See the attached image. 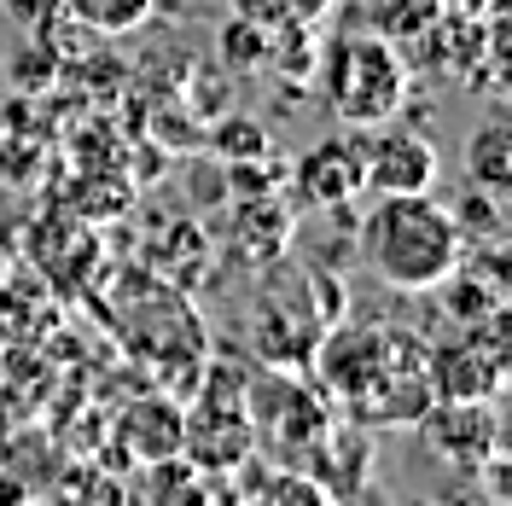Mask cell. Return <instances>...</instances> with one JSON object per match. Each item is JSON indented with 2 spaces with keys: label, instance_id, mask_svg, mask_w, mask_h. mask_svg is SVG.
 Listing matches in <instances>:
<instances>
[{
  "label": "cell",
  "instance_id": "7c38bea8",
  "mask_svg": "<svg viewBox=\"0 0 512 506\" xmlns=\"http://www.w3.org/2000/svg\"><path fill=\"white\" fill-rule=\"evenodd\" d=\"M216 152H222V158H262V152H268V140H262V128H256V123L227 117V123L216 128Z\"/></svg>",
  "mask_w": 512,
  "mask_h": 506
},
{
  "label": "cell",
  "instance_id": "9c48e42d",
  "mask_svg": "<svg viewBox=\"0 0 512 506\" xmlns=\"http://www.w3.org/2000/svg\"><path fill=\"white\" fill-rule=\"evenodd\" d=\"M59 12L94 35H128L152 18V0H59Z\"/></svg>",
  "mask_w": 512,
  "mask_h": 506
},
{
  "label": "cell",
  "instance_id": "5bb4252c",
  "mask_svg": "<svg viewBox=\"0 0 512 506\" xmlns=\"http://www.w3.org/2000/svg\"><path fill=\"white\" fill-rule=\"evenodd\" d=\"M0 12L18 24L24 35H41V30H53L64 12H59V0H0Z\"/></svg>",
  "mask_w": 512,
  "mask_h": 506
},
{
  "label": "cell",
  "instance_id": "277c9868",
  "mask_svg": "<svg viewBox=\"0 0 512 506\" xmlns=\"http://www.w3.org/2000/svg\"><path fill=\"white\" fill-rule=\"evenodd\" d=\"M396 373H402V367L384 361L379 332L350 326V332H332V338L320 344V379L332 384L344 402H373V396H384V384L396 379Z\"/></svg>",
  "mask_w": 512,
  "mask_h": 506
},
{
  "label": "cell",
  "instance_id": "2e32d148",
  "mask_svg": "<svg viewBox=\"0 0 512 506\" xmlns=\"http://www.w3.org/2000/svg\"><path fill=\"white\" fill-rule=\"evenodd\" d=\"M280 6H286L291 18H320V12H326L332 0H280Z\"/></svg>",
  "mask_w": 512,
  "mask_h": 506
},
{
  "label": "cell",
  "instance_id": "4fadbf2b",
  "mask_svg": "<svg viewBox=\"0 0 512 506\" xmlns=\"http://www.w3.org/2000/svg\"><path fill=\"white\" fill-rule=\"evenodd\" d=\"M53 70H59V53L47 47V35H35L30 41V53L12 64V76H18V88H47L53 82Z\"/></svg>",
  "mask_w": 512,
  "mask_h": 506
},
{
  "label": "cell",
  "instance_id": "7a4b0ae2",
  "mask_svg": "<svg viewBox=\"0 0 512 506\" xmlns=\"http://www.w3.org/2000/svg\"><path fill=\"white\" fill-rule=\"evenodd\" d=\"M320 94L344 128H379L408 99V70L379 35H344L320 59Z\"/></svg>",
  "mask_w": 512,
  "mask_h": 506
},
{
  "label": "cell",
  "instance_id": "8fae6325",
  "mask_svg": "<svg viewBox=\"0 0 512 506\" xmlns=\"http://www.w3.org/2000/svg\"><path fill=\"white\" fill-rule=\"evenodd\" d=\"M268 24H256V18H233L222 30V59L227 64H256V59H268Z\"/></svg>",
  "mask_w": 512,
  "mask_h": 506
},
{
  "label": "cell",
  "instance_id": "9a60e30c",
  "mask_svg": "<svg viewBox=\"0 0 512 506\" xmlns=\"http://www.w3.org/2000/svg\"><path fill=\"white\" fill-rule=\"evenodd\" d=\"M233 12H239V18H256V24L286 18V6H280V0H233Z\"/></svg>",
  "mask_w": 512,
  "mask_h": 506
},
{
  "label": "cell",
  "instance_id": "52a82bcc",
  "mask_svg": "<svg viewBox=\"0 0 512 506\" xmlns=\"http://www.w3.org/2000/svg\"><path fill=\"white\" fill-rule=\"evenodd\" d=\"M501 379V349L489 344H448L431 355V367H425V384H431V396L437 402H472V396H489Z\"/></svg>",
  "mask_w": 512,
  "mask_h": 506
},
{
  "label": "cell",
  "instance_id": "ba28073f",
  "mask_svg": "<svg viewBox=\"0 0 512 506\" xmlns=\"http://www.w3.org/2000/svg\"><path fill=\"white\" fill-rule=\"evenodd\" d=\"M466 175H472V187H489V192L512 187V134L501 123H483L466 140Z\"/></svg>",
  "mask_w": 512,
  "mask_h": 506
},
{
  "label": "cell",
  "instance_id": "8992f818",
  "mask_svg": "<svg viewBox=\"0 0 512 506\" xmlns=\"http://www.w3.org/2000/svg\"><path fill=\"white\" fill-rule=\"evenodd\" d=\"M297 181H303V198H315L326 210H344L361 192V134H338V140L315 146L297 163Z\"/></svg>",
  "mask_w": 512,
  "mask_h": 506
},
{
  "label": "cell",
  "instance_id": "30bf717a",
  "mask_svg": "<svg viewBox=\"0 0 512 506\" xmlns=\"http://www.w3.org/2000/svg\"><path fill=\"white\" fill-rule=\"evenodd\" d=\"M501 192H489V187H472L460 204H454V222L466 227V233H483V239H495L501 233V204H495Z\"/></svg>",
  "mask_w": 512,
  "mask_h": 506
},
{
  "label": "cell",
  "instance_id": "6da1fadb",
  "mask_svg": "<svg viewBox=\"0 0 512 506\" xmlns=\"http://www.w3.org/2000/svg\"><path fill=\"white\" fill-rule=\"evenodd\" d=\"M361 256L396 291H437L460 268V222L431 192H379L361 216Z\"/></svg>",
  "mask_w": 512,
  "mask_h": 506
},
{
  "label": "cell",
  "instance_id": "3957f363",
  "mask_svg": "<svg viewBox=\"0 0 512 506\" xmlns=\"http://www.w3.org/2000/svg\"><path fill=\"white\" fill-rule=\"evenodd\" d=\"M437 181V146L414 128H379L361 134V187L367 192H431Z\"/></svg>",
  "mask_w": 512,
  "mask_h": 506
},
{
  "label": "cell",
  "instance_id": "5b68a950",
  "mask_svg": "<svg viewBox=\"0 0 512 506\" xmlns=\"http://www.w3.org/2000/svg\"><path fill=\"white\" fill-rule=\"evenodd\" d=\"M425 419V437L437 454H448L454 466H483L495 443H501V431H495V413L483 408V396L472 402H437L431 413H419Z\"/></svg>",
  "mask_w": 512,
  "mask_h": 506
}]
</instances>
